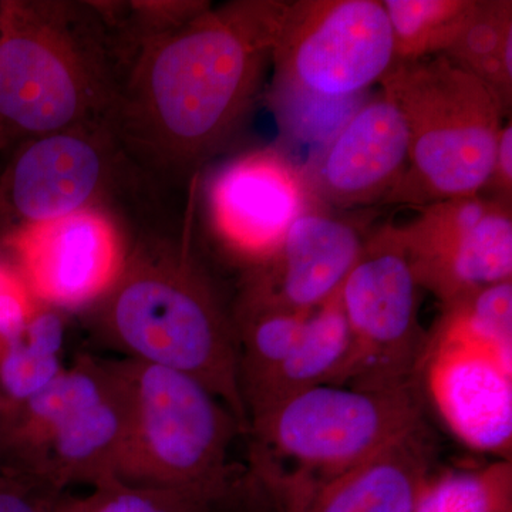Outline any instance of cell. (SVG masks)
<instances>
[{
    "instance_id": "obj_1",
    "label": "cell",
    "mask_w": 512,
    "mask_h": 512,
    "mask_svg": "<svg viewBox=\"0 0 512 512\" xmlns=\"http://www.w3.org/2000/svg\"><path fill=\"white\" fill-rule=\"evenodd\" d=\"M286 8L238 0L146 37L111 110L114 136L165 167H198L254 104Z\"/></svg>"
},
{
    "instance_id": "obj_2",
    "label": "cell",
    "mask_w": 512,
    "mask_h": 512,
    "mask_svg": "<svg viewBox=\"0 0 512 512\" xmlns=\"http://www.w3.org/2000/svg\"><path fill=\"white\" fill-rule=\"evenodd\" d=\"M120 84L103 32L83 8L0 2V147L109 123Z\"/></svg>"
},
{
    "instance_id": "obj_3",
    "label": "cell",
    "mask_w": 512,
    "mask_h": 512,
    "mask_svg": "<svg viewBox=\"0 0 512 512\" xmlns=\"http://www.w3.org/2000/svg\"><path fill=\"white\" fill-rule=\"evenodd\" d=\"M380 84L409 134L406 173L386 204L421 208L481 194L505 117L491 90L443 55L396 62Z\"/></svg>"
},
{
    "instance_id": "obj_4",
    "label": "cell",
    "mask_w": 512,
    "mask_h": 512,
    "mask_svg": "<svg viewBox=\"0 0 512 512\" xmlns=\"http://www.w3.org/2000/svg\"><path fill=\"white\" fill-rule=\"evenodd\" d=\"M107 323L131 359L194 377L247 424L234 326L185 255L124 268L111 288Z\"/></svg>"
},
{
    "instance_id": "obj_5",
    "label": "cell",
    "mask_w": 512,
    "mask_h": 512,
    "mask_svg": "<svg viewBox=\"0 0 512 512\" xmlns=\"http://www.w3.org/2000/svg\"><path fill=\"white\" fill-rule=\"evenodd\" d=\"M262 466L284 503L348 473L426 424L419 384H320L254 417Z\"/></svg>"
},
{
    "instance_id": "obj_6",
    "label": "cell",
    "mask_w": 512,
    "mask_h": 512,
    "mask_svg": "<svg viewBox=\"0 0 512 512\" xmlns=\"http://www.w3.org/2000/svg\"><path fill=\"white\" fill-rule=\"evenodd\" d=\"M126 400L127 430L117 480L197 491L222 487L228 447L241 426L194 377L151 363L111 362Z\"/></svg>"
},
{
    "instance_id": "obj_7",
    "label": "cell",
    "mask_w": 512,
    "mask_h": 512,
    "mask_svg": "<svg viewBox=\"0 0 512 512\" xmlns=\"http://www.w3.org/2000/svg\"><path fill=\"white\" fill-rule=\"evenodd\" d=\"M393 64L392 28L380 0L288 2L272 56L276 106L352 100Z\"/></svg>"
},
{
    "instance_id": "obj_8",
    "label": "cell",
    "mask_w": 512,
    "mask_h": 512,
    "mask_svg": "<svg viewBox=\"0 0 512 512\" xmlns=\"http://www.w3.org/2000/svg\"><path fill=\"white\" fill-rule=\"evenodd\" d=\"M419 289L394 224L366 238L340 288L352 348L333 384L386 390L417 383L427 345L417 313Z\"/></svg>"
},
{
    "instance_id": "obj_9",
    "label": "cell",
    "mask_w": 512,
    "mask_h": 512,
    "mask_svg": "<svg viewBox=\"0 0 512 512\" xmlns=\"http://www.w3.org/2000/svg\"><path fill=\"white\" fill-rule=\"evenodd\" d=\"M126 430V400L110 363L83 360L23 403L30 466L56 480L116 481Z\"/></svg>"
},
{
    "instance_id": "obj_10",
    "label": "cell",
    "mask_w": 512,
    "mask_h": 512,
    "mask_svg": "<svg viewBox=\"0 0 512 512\" xmlns=\"http://www.w3.org/2000/svg\"><path fill=\"white\" fill-rule=\"evenodd\" d=\"M420 289L450 305L512 281V205L488 195L448 198L394 225Z\"/></svg>"
},
{
    "instance_id": "obj_11",
    "label": "cell",
    "mask_w": 512,
    "mask_h": 512,
    "mask_svg": "<svg viewBox=\"0 0 512 512\" xmlns=\"http://www.w3.org/2000/svg\"><path fill=\"white\" fill-rule=\"evenodd\" d=\"M308 171L275 147L229 161L208 187L212 231L235 254L261 264L293 222L312 210Z\"/></svg>"
},
{
    "instance_id": "obj_12",
    "label": "cell",
    "mask_w": 512,
    "mask_h": 512,
    "mask_svg": "<svg viewBox=\"0 0 512 512\" xmlns=\"http://www.w3.org/2000/svg\"><path fill=\"white\" fill-rule=\"evenodd\" d=\"M8 244L29 292L50 308L86 305L111 291L124 271L119 229L100 208L19 225Z\"/></svg>"
},
{
    "instance_id": "obj_13",
    "label": "cell",
    "mask_w": 512,
    "mask_h": 512,
    "mask_svg": "<svg viewBox=\"0 0 512 512\" xmlns=\"http://www.w3.org/2000/svg\"><path fill=\"white\" fill-rule=\"evenodd\" d=\"M421 372L447 426L478 451L510 454L512 355L437 323Z\"/></svg>"
},
{
    "instance_id": "obj_14",
    "label": "cell",
    "mask_w": 512,
    "mask_h": 512,
    "mask_svg": "<svg viewBox=\"0 0 512 512\" xmlns=\"http://www.w3.org/2000/svg\"><path fill=\"white\" fill-rule=\"evenodd\" d=\"M107 123L83 124L25 141L3 174L0 197L20 225L90 208L111 174Z\"/></svg>"
},
{
    "instance_id": "obj_15",
    "label": "cell",
    "mask_w": 512,
    "mask_h": 512,
    "mask_svg": "<svg viewBox=\"0 0 512 512\" xmlns=\"http://www.w3.org/2000/svg\"><path fill=\"white\" fill-rule=\"evenodd\" d=\"M366 238L355 225L316 208L301 215L274 254L255 265L242 311L309 315L342 288Z\"/></svg>"
},
{
    "instance_id": "obj_16",
    "label": "cell",
    "mask_w": 512,
    "mask_h": 512,
    "mask_svg": "<svg viewBox=\"0 0 512 512\" xmlns=\"http://www.w3.org/2000/svg\"><path fill=\"white\" fill-rule=\"evenodd\" d=\"M409 163V134L383 92L357 107L316 158L309 183L316 201L336 208L386 202Z\"/></svg>"
},
{
    "instance_id": "obj_17",
    "label": "cell",
    "mask_w": 512,
    "mask_h": 512,
    "mask_svg": "<svg viewBox=\"0 0 512 512\" xmlns=\"http://www.w3.org/2000/svg\"><path fill=\"white\" fill-rule=\"evenodd\" d=\"M433 451L424 424L348 473L286 501L285 512H414L430 481Z\"/></svg>"
},
{
    "instance_id": "obj_18",
    "label": "cell",
    "mask_w": 512,
    "mask_h": 512,
    "mask_svg": "<svg viewBox=\"0 0 512 512\" xmlns=\"http://www.w3.org/2000/svg\"><path fill=\"white\" fill-rule=\"evenodd\" d=\"M352 336L340 302V291L309 313L301 338L271 377L245 397L252 419L293 394L333 384L348 362Z\"/></svg>"
},
{
    "instance_id": "obj_19",
    "label": "cell",
    "mask_w": 512,
    "mask_h": 512,
    "mask_svg": "<svg viewBox=\"0 0 512 512\" xmlns=\"http://www.w3.org/2000/svg\"><path fill=\"white\" fill-rule=\"evenodd\" d=\"M443 56L481 80L494 94L505 116L511 113V0H477L470 22Z\"/></svg>"
},
{
    "instance_id": "obj_20",
    "label": "cell",
    "mask_w": 512,
    "mask_h": 512,
    "mask_svg": "<svg viewBox=\"0 0 512 512\" xmlns=\"http://www.w3.org/2000/svg\"><path fill=\"white\" fill-rule=\"evenodd\" d=\"M394 63L444 55L470 22L477 0H383Z\"/></svg>"
},
{
    "instance_id": "obj_21",
    "label": "cell",
    "mask_w": 512,
    "mask_h": 512,
    "mask_svg": "<svg viewBox=\"0 0 512 512\" xmlns=\"http://www.w3.org/2000/svg\"><path fill=\"white\" fill-rule=\"evenodd\" d=\"M309 315L278 309L242 311L239 382L242 397L271 377L295 348Z\"/></svg>"
},
{
    "instance_id": "obj_22",
    "label": "cell",
    "mask_w": 512,
    "mask_h": 512,
    "mask_svg": "<svg viewBox=\"0 0 512 512\" xmlns=\"http://www.w3.org/2000/svg\"><path fill=\"white\" fill-rule=\"evenodd\" d=\"M414 512H512L511 464L430 478Z\"/></svg>"
},
{
    "instance_id": "obj_23",
    "label": "cell",
    "mask_w": 512,
    "mask_h": 512,
    "mask_svg": "<svg viewBox=\"0 0 512 512\" xmlns=\"http://www.w3.org/2000/svg\"><path fill=\"white\" fill-rule=\"evenodd\" d=\"M439 322L468 339L512 355V281L443 306Z\"/></svg>"
},
{
    "instance_id": "obj_24",
    "label": "cell",
    "mask_w": 512,
    "mask_h": 512,
    "mask_svg": "<svg viewBox=\"0 0 512 512\" xmlns=\"http://www.w3.org/2000/svg\"><path fill=\"white\" fill-rule=\"evenodd\" d=\"M60 350L32 333L5 346L0 357V384L20 404L42 393L62 375Z\"/></svg>"
},
{
    "instance_id": "obj_25",
    "label": "cell",
    "mask_w": 512,
    "mask_h": 512,
    "mask_svg": "<svg viewBox=\"0 0 512 512\" xmlns=\"http://www.w3.org/2000/svg\"><path fill=\"white\" fill-rule=\"evenodd\" d=\"M93 512H192L201 508L210 495L197 491L164 487H124L121 481H109Z\"/></svg>"
},
{
    "instance_id": "obj_26",
    "label": "cell",
    "mask_w": 512,
    "mask_h": 512,
    "mask_svg": "<svg viewBox=\"0 0 512 512\" xmlns=\"http://www.w3.org/2000/svg\"><path fill=\"white\" fill-rule=\"evenodd\" d=\"M488 197L512 205V123L501 127L490 178L485 185Z\"/></svg>"
},
{
    "instance_id": "obj_27",
    "label": "cell",
    "mask_w": 512,
    "mask_h": 512,
    "mask_svg": "<svg viewBox=\"0 0 512 512\" xmlns=\"http://www.w3.org/2000/svg\"><path fill=\"white\" fill-rule=\"evenodd\" d=\"M0 512H40L20 485L0 481Z\"/></svg>"
},
{
    "instance_id": "obj_28",
    "label": "cell",
    "mask_w": 512,
    "mask_h": 512,
    "mask_svg": "<svg viewBox=\"0 0 512 512\" xmlns=\"http://www.w3.org/2000/svg\"><path fill=\"white\" fill-rule=\"evenodd\" d=\"M23 279L16 275L12 269L6 268L5 265L0 264V295L13 286L20 284Z\"/></svg>"
}]
</instances>
